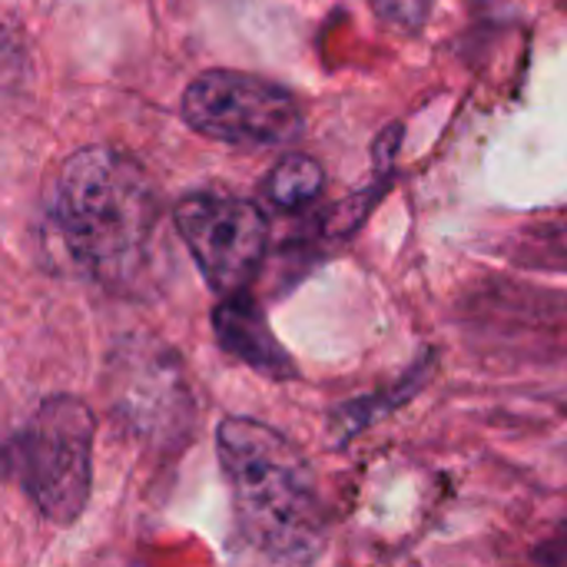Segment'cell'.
Listing matches in <instances>:
<instances>
[{
	"mask_svg": "<svg viewBox=\"0 0 567 567\" xmlns=\"http://www.w3.org/2000/svg\"><path fill=\"white\" fill-rule=\"evenodd\" d=\"M213 329H216L219 346L239 362H246L249 369H256L259 375H269V379L296 375L289 352L279 346V339L269 332L266 316L246 296L223 299L213 312Z\"/></svg>",
	"mask_w": 567,
	"mask_h": 567,
	"instance_id": "cell-7",
	"label": "cell"
},
{
	"mask_svg": "<svg viewBox=\"0 0 567 567\" xmlns=\"http://www.w3.org/2000/svg\"><path fill=\"white\" fill-rule=\"evenodd\" d=\"M183 120L219 143L266 150L302 136V110L289 90L252 73L209 70L183 93Z\"/></svg>",
	"mask_w": 567,
	"mask_h": 567,
	"instance_id": "cell-5",
	"label": "cell"
},
{
	"mask_svg": "<svg viewBox=\"0 0 567 567\" xmlns=\"http://www.w3.org/2000/svg\"><path fill=\"white\" fill-rule=\"evenodd\" d=\"M375 13L402 30H415L422 27L425 13H429V0H372Z\"/></svg>",
	"mask_w": 567,
	"mask_h": 567,
	"instance_id": "cell-9",
	"label": "cell"
},
{
	"mask_svg": "<svg viewBox=\"0 0 567 567\" xmlns=\"http://www.w3.org/2000/svg\"><path fill=\"white\" fill-rule=\"evenodd\" d=\"M216 449L246 542L279 561H309L322 538V508L306 455L252 419H226Z\"/></svg>",
	"mask_w": 567,
	"mask_h": 567,
	"instance_id": "cell-2",
	"label": "cell"
},
{
	"mask_svg": "<svg viewBox=\"0 0 567 567\" xmlns=\"http://www.w3.org/2000/svg\"><path fill=\"white\" fill-rule=\"evenodd\" d=\"M53 226L86 276L110 289H133L156 259L159 196L136 159L86 146L56 176Z\"/></svg>",
	"mask_w": 567,
	"mask_h": 567,
	"instance_id": "cell-1",
	"label": "cell"
},
{
	"mask_svg": "<svg viewBox=\"0 0 567 567\" xmlns=\"http://www.w3.org/2000/svg\"><path fill=\"white\" fill-rule=\"evenodd\" d=\"M322 166L302 153L296 156H286L272 166V173L266 176V199L276 206V209H302L309 206L319 193H322Z\"/></svg>",
	"mask_w": 567,
	"mask_h": 567,
	"instance_id": "cell-8",
	"label": "cell"
},
{
	"mask_svg": "<svg viewBox=\"0 0 567 567\" xmlns=\"http://www.w3.org/2000/svg\"><path fill=\"white\" fill-rule=\"evenodd\" d=\"M535 561H538V567H567V522L538 545Z\"/></svg>",
	"mask_w": 567,
	"mask_h": 567,
	"instance_id": "cell-10",
	"label": "cell"
},
{
	"mask_svg": "<svg viewBox=\"0 0 567 567\" xmlns=\"http://www.w3.org/2000/svg\"><path fill=\"white\" fill-rule=\"evenodd\" d=\"M93 412L70 395L47 399L10 442V472L53 525H73L93 482Z\"/></svg>",
	"mask_w": 567,
	"mask_h": 567,
	"instance_id": "cell-3",
	"label": "cell"
},
{
	"mask_svg": "<svg viewBox=\"0 0 567 567\" xmlns=\"http://www.w3.org/2000/svg\"><path fill=\"white\" fill-rule=\"evenodd\" d=\"M173 223L209 289L223 299L246 296L269 246L262 209L229 193H193L179 199Z\"/></svg>",
	"mask_w": 567,
	"mask_h": 567,
	"instance_id": "cell-6",
	"label": "cell"
},
{
	"mask_svg": "<svg viewBox=\"0 0 567 567\" xmlns=\"http://www.w3.org/2000/svg\"><path fill=\"white\" fill-rule=\"evenodd\" d=\"M113 415L153 449H179L196 425V399L183 359L156 339H123L103 372Z\"/></svg>",
	"mask_w": 567,
	"mask_h": 567,
	"instance_id": "cell-4",
	"label": "cell"
}]
</instances>
